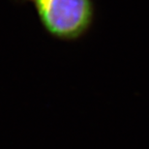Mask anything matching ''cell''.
<instances>
[{
  "label": "cell",
  "mask_w": 149,
  "mask_h": 149,
  "mask_svg": "<svg viewBox=\"0 0 149 149\" xmlns=\"http://www.w3.org/2000/svg\"><path fill=\"white\" fill-rule=\"evenodd\" d=\"M42 26L60 41L82 38L92 26L95 16L92 0H28Z\"/></svg>",
  "instance_id": "1"
}]
</instances>
